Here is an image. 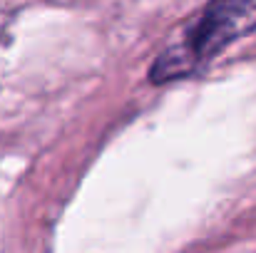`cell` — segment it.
Segmentation results:
<instances>
[{"label":"cell","instance_id":"6da1fadb","mask_svg":"<svg viewBox=\"0 0 256 253\" xmlns=\"http://www.w3.org/2000/svg\"><path fill=\"white\" fill-rule=\"evenodd\" d=\"M256 27V0H209L202 15L152 65V82L189 77L216 57L229 42Z\"/></svg>","mask_w":256,"mask_h":253}]
</instances>
